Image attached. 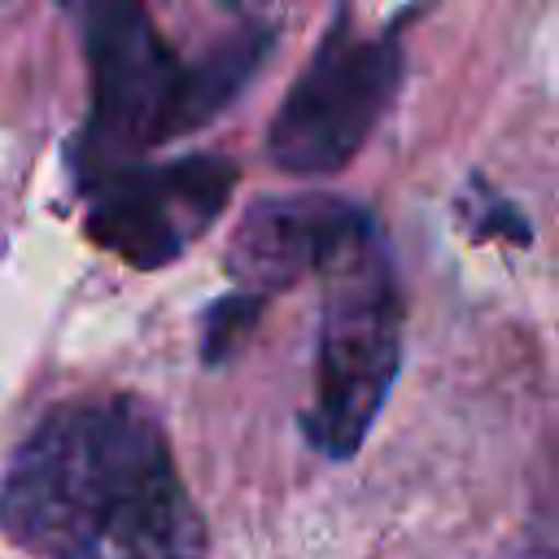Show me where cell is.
Wrapping results in <instances>:
<instances>
[{"mask_svg": "<svg viewBox=\"0 0 559 559\" xmlns=\"http://www.w3.org/2000/svg\"><path fill=\"white\" fill-rule=\"evenodd\" d=\"M319 284L323 314L314 345V393L301 411V432L319 454L354 459L402 367L406 306L380 227L341 253Z\"/></svg>", "mask_w": 559, "mask_h": 559, "instance_id": "3", "label": "cell"}, {"mask_svg": "<svg viewBox=\"0 0 559 559\" xmlns=\"http://www.w3.org/2000/svg\"><path fill=\"white\" fill-rule=\"evenodd\" d=\"M240 166L223 153H192L157 166H122L83 183V231L135 271L179 262L231 205Z\"/></svg>", "mask_w": 559, "mask_h": 559, "instance_id": "5", "label": "cell"}, {"mask_svg": "<svg viewBox=\"0 0 559 559\" xmlns=\"http://www.w3.org/2000/svg\"><path fill=\"white\" fill-rule=\"evenodd\" d=\"M262 310H266V297H253V293H240V288L218 297L201 319V362L205 367H223L249 341V332L258 328Z\"/></svg>", "mask_w": 559, "mask_h": 559, "instance_id": "7", "label": "cell"}, {"mask_svg": "<svg viewBox=\"0 0 559 559\" xmlns=\"http://www.w3.org/2000/svg\"><path fill=\"white\" fill-rule=\"evenodd\" d=\"M376 231V214L328 192H288L253 201L227 245V271L240 293L275 297L306 275H323L341 253Z\"/></svg>", "mask_w": 559, "mask_h": 559, "instance_id": "6", "label": "cell"}, {"mask_svg": "<svg viewBox=\"0 0 559 559\" xmlns=\"http://www.w3.org/2000/svg\"><path fill=\"white\" fill-rule=\"evenodd\" d=\"M402 87V35L397 22L380 35L354 31L349 13H336L314 57L280 100L266 127V157L288 175L345 170L371 131L393 109Z\"/></svg>", "mask_w": 559, "mask_h": 559, "instance_id": "4", "label": "cell"}, {"mask_svg": "<svg viewBox=\"0 0 559 559\" xmlns=\"http://www.w3.org/2000/svg\"><path fill=\"white\" fill-rule=\"evenodd\" d=\"M0 528L35 559H205L162 415L122 389L39 415L0 476Z\"/></svg>", "mask_w": 559, "mask_h": 559, "instance_id": "1", "label": "cell"}, {"mask_svg": "<svg viewBox=\"0 0 559 559\" xmlns=\"http://www.w3.org/2000/svg\"><path fill=\"white\" fill-rule=\"evenodd\" d=\"M92 105L74 135L79 183L214 122L271 57L275 31L253 22L188 61L140 4H79Z\"/></svg>", "mask_w": 559, "mask_h": 559, "instance_id": "2", "label": "cell"}]
</instances>
